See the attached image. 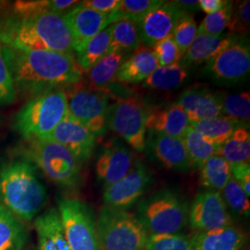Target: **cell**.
Instances as JSON below:
<instances>
[{"instance_id": "obj_1", "label": "cell", "mask_w": 250, "mask_h": 250, "mask_svg": "<svg viewBox=\"0 0 250 250\" xmlns=\"http://www.w3.org/2000/svg\"><path fill=\"white\" fill-rule=\"evenodd\" d=\"M16 91L35 97L49 90L73 85L83 72L73 55L18 49L2 45Z\"/></svg>"}, {"instance_id": "obj_2", "label": "cell", "mask_w": 250, "mask_h": 250, "mask_svg": "<svg viewBox=\"0 0 250 250\" xmlns=\"http://www.w3.org/2000/svg\"><path fill=\"white\" fill-rule=\"evenodd\" d=\"M0 44L18 49L73 55L72 36L62 15L43 12L0 19Z\"/></svg>"}, {"instance_id": "obj_3", "label": "cell", "mask_w": 250, "mask_h": 250, "mask_svg": "<svg viewBox=\"0 0 250 250\" xmlns=\"http://www.w3.org/2000/svg\"><path fill=\"white\" fill-rule=\"evenodd\" d=\"M0 199L13 214L26 222L43 209L47 190L32 162L15 157L0 164Z\"/></svg>"}, {"instance_id": "obj_4", "label": "cell", "mask_w": 250, "mask_h": 250, "mask_svg": "<svg viewBox=\"0 0 250 250\" xmlns=\"http://www.w3.org/2000/svg\"><path fill=\"white\" fill-rule=\"evenodd\" d=\"M12 154L32 162L60 188L75 190L82 184L83 165L72 152L60 144L48 139L23 140Z\"/></svg>"}, {"instance_id": "obj_5", "label": "cell", "mask_w": 250, "mask_h": 250, "mask_svg": "<svg viewBox=\"0 0 250 250\" xmlns=\"http://www.w3.org/2000/svg\"><path fill=\"white\" fill-rule=\"evenodd\" d=\"M67 113L66 92L62 88L49 90L29 99L14 115L12 126L23 140L44 139Z\"/></svg>"}, {"instance_id": "obj_6", "label": "cell", "mask_w": 250, "mask_h": 250, "mask_svg": "<svg viewBox=\"0 0 250 250\" xmlns=\"http://www.w3.org/2000/svg\"><path fill=\"white\" fill-rule=\"evenodd\" d=\"M188 211L184 197L172 189L163 188L139 200L136 217L148 235L178 234L186 229Z\"/></svg>"}, {"instance_id": "obj_7", "label": "cell", "mask_w": 250, "mask_h": 250, "mask_svg": "<svg viewBox=\"0 0 250 250\" xmlns=\"http://www.w3.org/2000/svg\"><path fill=\"white\" fill-rule=\"evenodd\" d=\"M102 250H145L148 233L136 214L104 206L96 222Z\"/></svg>"}, {"instance_id": "obj_8", "label": "cell", "mask_w": 250, "mask_h": 250, "mask_svg": "<svg viewBox=\"0 0 250 250\" xmlns=\"http://www.w3.org/2000/svg\"><path fill=\"white\" fill-rule=\"evenodd\" d=\"M250 72L249 36H235L230 45L206 63L201 75L216 84L231 86L248 80Z\"/></svg>"}, {"instance_id": "obj_9", "label": "cell", "mask_w": 250, "mask_h": 250, "mask_svg": "<svg viewBox=\"0 0 250 250\" xmlns=\"http://www.w3.org/2000/svg\"><path fill=\"white\" fill-rule=\"evenodd\" d=\"M59 212L71 250H102L89 206L76 197L59 199Z\"/></svg>"}, {"instance_id": "obj_10", "label": "cell", "mask_w": 250, "mask_h": 250, "mask_svg": "<svg viewBox=\"0 0 250 250\" xmlns=\"http://www.w3.org/2000/svg\"><path fill=\"white\" fill-rule=\"evenodd\" d=\"M149 108L138 99L118 100L107 107V128L122 137L134 150L143 152Z\"/></svg>"}, {"instance_id": "obj_11", "label": "cell", "mask_w": 250, "mask_h": 250, "mask_svg": "<svg viewBox=\"0 0 250 250\" xmlns=\"http://www.w3.org/2000/svg\"><path fill=\"white\" fill-rule=\"evenodd\" d=\"M68 115L85 126L96 136L107 132L108 96L95 89L74 90L67 96Z\"/></svg>"}, {"instance_id": "obj_12", "label": "cell", "mask_w": 250, "mask_h": 250, "mask_svg": "<svg viewBox=\"0 0 250 250\" xmlns=\"http://www.w3.org/2000/svg\"><path fill=\"white\" fill-rule=\"evenodd\" d=\"M153 181L150 170L142 161H134L129 172L115 184L104 188L105 206L128 209L142 198Z\"/></svg>"}, {"instance_id": "obj_13", "label": "cell", "mask_w": 250, "mask_h": 250, "mask_svg": "<svg viewBox=\"0 0 250 250\" xmlns=\"http://www.w3.org/2000/svg\"><path fill=\"white\" fill-rule=\"evenodd\" d=\"M188 223L197 232L232 225V218L221 193L208 190L198 193L189 207Z\"/></svg>"}, {"instance_id": "obj_14", "label": "cell", "mask_w": 250, "mask_h": 250, "mask_svg": "<svg viewBox=\"0 0 250 250\" xmlns=\"http://www.w3.org/2000/svg\"><path fill=\"white\" fill-rule=\"evenodd\" d=\"M146 155L167 170L188 172L192 170L183 139L148 131L146 137Z\"/></svg>"}, {"instance_id": "obj_15", "label": "cell", "mask_w": 250, "mask_h": 250, "mask_svg": "<svg viewBox=\"0 0 250 250\" xmlns=\"http://www.w3.org/2000/svg\"><path fill=\"white\" fill-rule=\"evenodd\" d=\"M62 16L71 33L75 53L80 51L94 36L112 24L110 15L87 9L80 2Z\"/></svg>"}, {"instance_id": "obj_16", "label": "cell", "mask_w": 250, "mask_h": 250, "mask_svg": "<svg viewBox=\"0 0 250 250\" xmlns=\"http://www.w3.org/2000/svg\"><path fill=\"white\" fill-rule=\"evenodd\" d=\"M44 139L65 146L78 159L82 165L89 161L97 143V136L85 126L69 116L68 113Z\"/></svg>"}, {"instance_id": "obj_17", "label": "cell", "mask_w": 250, "mask_h": 250, "mask_svg": "<svg viewBox=\"0 0 250 250\" xmlns=\"http://www.w3.org/2000/svg\"><path fill=\"white\" fill-rule=\"evenodd\" d=\"M184 11L173 1H163L159 7L152 9L137 24L140 42L153 46L172 35L173 29Z\"/></svg>"}, {"instance_id": "obj_18", "label": "cell", "mask_w": 250, "mask_h": 250, "mask_svg": "<svg viewBox=\"0 0 250 250\" xmlns=\"http://www.w3.org/2000/svg\"><path fill=\"white\" fill-rule=\"evenodd\" d=\"M134 161L133 153L121 141L111 140L106 144L96 163V173L103 188L124 178L131 170Z\"/></svg>"}, {"instance_id": "obj_19", "label": "cell", "mask_w": 250, "mask_h": 250, "mask_svg": "<svg viewBox=\"0 0 250 250\" xmlns=\"http://www.w3.org/2000/svg\"><path fill=\"white\" fill-rule=\"evenodd\" d=\"M176 102L187 113L189 124L222 115L219 93L202 84L188 87Z\"/></svg>"}, {"instance_id": "obj_20", "label": "cell", "mask_w": 250, "mask_h": 250, "mask_svg": "<svg viewBox=\"0 0 250 250\" xmlns=\"http://www.w3.org/2000/svg\"><path fill=\"white\" fill-rule=\"evenodd\" d=\"M188 127V115L177 102L162 107H150L148 110V131L183 139Z\"/></svg>"}, {"instance_id": "obj_21", "label": "cell", "mask_w": 250, "mask_h": 250, "mask_svg": "<svg viewBox=\"0 0 250 250\" xmlns=\"http://www.w3.org/2000/svg\"><path fill=\"white\" fill-rule=\"evenodd\" d=\"M34 225L37 234V250H71L58 208H51L38 215Z\"/></svg>"}, {"instance_id": "obj_22", "label": "cell", "mask_w": 250, "mask_h": 250, "mask_svg": "<svg viewBox=\"0 0 250 250\" xmlns=\"http://www.w3.org/2000/svg\"><path fill=\"white\" fill-rule=\"evenodd\" d=\"M235 36L224 33L220 36L197 35L193 43L184 54L180 64L190 70L207 63L230 45Z\"/></svg>"}, {"instance_id": "obj_23", "label": "cell", "mask_w": 250, "mask_h": 250, "mask_svg": "<svg viewBox=\"0 0 250 250\" xmlns=\"http://www.w3.org/2000/svg\"><path fill=\"white\" fill-rule=\"evenodd\" d=\"M247 236L232 225L206 232H197L192 237L193 250H242Z\"/></svg>"}, {"instance_id": "obj_24", "label": "cell", "mask_w": 250, "mask_h": 250, "mask_svg": "<svg viewBox=\"0 0 250 250\" xmlns=\"http://www.w3.org/2000/svg\"><path fill=\"white\" fill-rule=\"evenodd\" d=\"M158 67V60L151 48L139 46L121 64L115 80L124 83H141Z\"/></svg>"}, {"instance_id": "obj_25", "label": "cell", "mask_w": 250, "mask_h": 250, "mask_svg": "<svg viewBox=\"0 0 250 250\" xmlns=\"http://www.w3.org/2000/svg\"><path fill=\"white\" fill-rule=\"evenodd\" d=\"M28 240L25 225L0 202V250H21Z\"/></svg>"}, {"instance_id": "obj_26", "label": "cell", "mask_w": 250, "mask_h": 250, "mask_svg": "<svg viewBox=\"0 0 250 250\" xmlns=\"http://www.w3.org/2000/svg\"><path fill=\"white\" fill-rule=\"evenodd\" d=\"M183 141L193 169L199 170L209 158L220 154L221 146L213 143L190 125Z\"/></svg>"}, {"instance_id": "obj_27", "label": "cell", "mask_w": 250, "mask_h": 250, "mask_svg": "<svg viewBox=\"0 0 250 250\" xmlns=\"http://www.w3.org/2000/svg\"><path fill=\"white\" fill-rule=\"evenodd\" d=\"M137 24L130 20H120L111 24L109 53L129 55L140 46Z\"/></svg>"}, {"instance_id": "obj_28", "label": "cell", "mask_w": 250, "mask_h": 250, "mask_svg": "<svg viewBox=\"0 0 250 250\" xmlns=\"http://www.w3.org/2000/svg\"><path fill=\"white\" fill-rule=\"evenodd\" d=\"M111 36V24L94 36L85 45L76 52V62L82 71L88 72L108 54Z\"/></svg>"}, {"instance_id": "obj_29", "label": "cell", "mask_w": 250, "mask_h": 250, "mask_svg": "<svg viewBox=\"0 0 250 250\" xmlns=\"http://www.w3.org/2000/svg\"><path fill=\"white\" fill-rule=\"evenodd\" d=\"M230 165L250 162V127L240 125L221 146L220 154Z\"/></svg>"}, {"instance_id": "obj_30", "label": "cell", "mask_w": 250, "mask_h": 250, "mask_svg": "<svg viewBox=\"0 0 250 250\" xmlns=\"http://www.w3.org/2000/svg\"><path fill=\"white\" fill-rule=\"evenodd\" d=\"M199 170L201 185L208 191L221 193L232 177L230 164L220 155L209 158Z\"/></svg>"}, {"instance_id": "obj_31", "label": "cell", "mask_w": 250, "mask_h": 250, "mask_svg": "<svg viewBox=\"0 0 250 250\" xmlns=\"http://www.w3.org/2000/svg\"><path fill=\"white\" fill-rule=\"evenodd\" d=\"M189 76V70L180 63L158 67L143 82L144 87L154 90H170L182 85Z\"/></svg>"}, {"instance_id": "obj_32", "label": "cell", "mask_w": 250, "mask_h": 250, "mask_svg": "<svg viewBox=\"0 0 250 250\" xmlns=\"http://www.w3.org/2000/svg\"><path fill=\"white\" fill-rule=\"evenodd\" d=\"M128 56L118 53L107 54L99 63L92 67L88 71V78L93 88L104 92L116 79L117 72Z\"/></svg>"}, {"instance_id": "obj_33", "label": "cell", "mask_w": 250, "mask_h": 250, "mask_svg": "<svg viewBox=\"0 0 250 250\" xmlns=\"http://www.w3.org/2000/svg\"><path fill=\"white\" fill-rule=\"evenodd\" d=\"M189 125L213 143L222 146L232 135L234 130L242 125L232 118L220 115L196 123H190Z\"/></svg>"}, {"instance_id": "obj_34", "label": "cell", "mask_w": 250, "mask_h": 250, "mask_svg": "<svg viewBox=\"0 0 250 250\" xmlns=\"http://www.w3.org/2000/svg\"><path fill=\"white\" fill-rule=\"evenodd\" d=\"M77 4L78 1L74 0H21L12 4L10 14L26 16L43 12H53L63 15Z\"/></svg>"}, {"instance_id": "obj_35", "label": "cell", "mask_w": 250, "mask_h": 250, "mask_svg": "<svg viewBox=\"0 0 250 250\" xmlns=\"http://www.w3.org/2000/svg\"><path fill=\"white\" fill-rule=\"evenodd\" d=\"M222 115L232 118L242 125L250 127V92L227 93L218 92Z\"/></svg>"}, {"instance_id": "obj_36", "label": "cell", "mask_w": 250, "mask_h": 250, "mask_svg": "<svg viewBox=\"0 0 250 250\" xmlns=\"http://www.w3.org/2000/svg\"><path fill=\"white\" fill-rule=\"evenodd\" d=\"M162 3L163 0H121L116 10L110 15V19L112 23L120 20H130L138 22Z\"/></svg>"}, {"instance_id": "obj_37", "label": "cell", "mask_w": 250, "mask_h": 250, "mask_svg": "<svg viewBox=\"0 0 250 250\" xmlns=\"http://www.w3.org/2000/svg\"><path fill=\"white\" fill-rule=\"evenodd\" d=\"M222 192L221 195L225 205L227 208L229 207L233 213L243 217L250 216V197L247 196L241 186L234 179L231 177Z\"/></svg>"}, {"instance_id": "obj_38", "label": "cell", "mask_w": 250, "mask_h": 250, "mask_svg": "<svg viewBox=\"0 0 250 250\" xmlns=\"http://www.w3.org/2000/svg\"><path fill=\"white\" fill-rule=\"evenodd\" d=\"M232 1L226 0L224 7L214 13L208 14L197 27V35L220 36L227 29L232 12Z\"/></svg>"}, {"instance_id": "obj_39", "label": "cell", "mask_w": 250, "mask_h": 250, "mask_svg": "<svg viewBox=\"0 0 250 250\" xmlns=\"http://www.w3.org/2000/svg\"><path fill=\"white\" fill-rule=\"evenodd\" d=\"M145 250H193L192 237L182 233L149 235Z\"/></svg>"}, {"instance_id": "obj_40", "label": "cell", "mask_w": 250, "mask_h": 250, "mask_svg": "<svg viewBox=\"0 0 250 250\" xmlns=\"http://www.w3.org/2000/svg\"><path fill=\"white\" fill-rule=\"evenodd\" d=\"M197 36V25L193 15L184 12L177 21L171 35L183 56Z\"/></svg>"}, {"instance_id": "obj_41", "label": "cell", "mask_w": 250, "mask_h": 250, "mask_svg": "<svg viewBox=\"0 0 250 250\" xmlns=\"http://www.w3.org/2000/svg\"><path fill=\"white\" fill-rule=\"evenodd\" d=\"M250 23V1L232 2V12L227 34L232 36H249Z\"/></svg>"}, {"instance_id": "obj_42", "label": "cell", "mask_w": 250, "mask_h": 250, "mask_svg": "<svg viewBox=\"0 0 250 250\" xmlns=\"http://www.w3.org/2000/svg\"><path fill=\"white\" fill-rule=\"evenodd\" d=\"M152 50L158 60L159 67L178 64L183 58V53L171 36L155 44Z\"/></svg>"}, {"instance_id": "obj_43", "label": "cell", "mask_w": 250, "mask_h": 250, "mask_svg": "<svg viewBox=\"0 0 250 250\" xmlns=\"http://www.w3.org/2000/svg\"><path fill=\"white\" fill-rule=\"evenodd\" d=\"M16 98V87L2 51V45L0 44V106L14 103Z\"/></svg>"}, {"instance_id": "obj_44", "label": "cell", "mask_w": 250, "mask_h": 250, "mask_svg": "<svg viewBox=\"0 0 250 250\" xmlns=\"http://www.w3.org/2000/svg\"><path fill=\"white\" fill-rule=\"evenodd\" d=\"M231 175L243 188L248 197L250 195V162H243L230 165Z\"/></svg>"}, {"instance_id": "obj_45", "label": "cell", "mask_w": 250, "mask_h": 250, "mask_svg": "<svg viewBox=\"0 0 250 250\" xmlns=\"http://www.w3.org/2000/svg\"><path fill=\"white\" fill-rule=\"evenodd\" d=\"M121 0H86L80 2L81 5L93 9L99 13L111 15L116 10Z\"/></svg>"}, {"instance_id": "obj_46", "label": "cell", "mask_w": 250, "mask_h": 250, "mask_svg": "<svg viewBox=\"0 0 250 250\" xmlns=\"http://www.w3.org/2000/svg\"><path fill=\"white\" fill-rule=\"evenodd\" d=\"M226 0H200L198 1L199 9L207 13V15L214 13L222 9L225 5Z\"/></svg>"}, {"instance_id": "obj_47", "label": "cell", "mask_w": 250, "mask_h": 250, "mask_svg": "<svg viewBox=\"0 0 250 250\" xmlns=\"http://www.w3.org/2000/svg\"><path fill=\"white\" fill-rule=\"evenodd\" d=\"M173 2L175 5L178 6L179 9L191 15L197 13L200 10L198 6V1L197 0H176Z\"/></svg>"}, {"instance_id": "obj_48", "label": "cell", "mask_w": 250, "mask_h": 250, "mask_svg": "<svg viewBox=\"0 0 250 250\" xmlns=\"http://www.w3.org/2000/svg\"><path fill=\"white\" fill-rule=\"evenodd\" d=\"M21 250H36L34 249V247H32V246H26L25 248H23Z\"/></svg>"}]
</instances>
